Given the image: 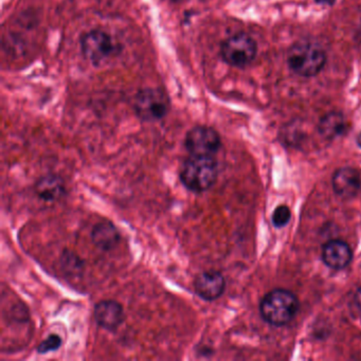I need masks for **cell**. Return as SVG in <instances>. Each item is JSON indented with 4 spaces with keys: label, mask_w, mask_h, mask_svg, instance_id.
Listing matches in <instances>:
<instances>
[{
    "label": "cell",
    "mask_w": 361,
    "mask_h": 361,
    "mask_svg": "<svg viewBox=\"0 0 361 361\" xmlns=\"http://www.w3.org/2000/svg\"><path fill=\"white\" fill-rule=\"evenodd\" d=\"M219 164L214 156L190 155L183 162L179 178L185 189L200 194L208 191L216 183Z\"/></svg>",
    "instance_id": "cell-1"
},
{
    "label": "cell",
    "mask_w": 361,
    "mask_h": 361,
    "mask_svg": "<svg viewBox=\"0 0 361 361\" xmlns=\"http://www.w3.org/2000/svg\"><path fill=\"white\" fill-rule=\"evenodd\" d=\"M326 62V52L322 46L314 42H298L287 52V65L299 77H316L323 71Z\"/></svg>",
    "instance_id": "cell-2"
},
{
    "label": "cell",
    "mask_w": 361,
    "mask_h": 361,
    "mask_svg": "<svg viewBox=\"0 0 361 361\" xmlns=\"http://www.w3.org/2000/svg\"><path fill=\"white\" fill-rule=\"evenodd\" d=\"M299 306V300L295 293L286 289H274L262 300L259 312L266 322L274 326H282L295 318Z\"/></svg>",
    "instance_id": "cell-3"
},
{
    "label": "cell",
    "mask_w": 361,
    "mask_h": 361,
    "mask_svg": "<svg viewBox=\"0 0 361 361\" xmlns=\"http://www.w3.org/2000/svg\"><path fill=\"white\" fill-rule=\"evenodd\" d=\"M257 44L246 33H238L228 37L221 47L224 62L236 68H245L257 58Z\"/></svg>",
    "instance_id": "cell-4"
},
{
    "label": "cell",
    "mask_w": 361,
    "mask_h": 361,
    "mask_svg": "<svg viewBox=\"0 0 361 361\" xmlns=\"http://www.w3.org/2000/svg\"><path fill=\"white\" fill-rule=\"evenodd\" d=\"M134 109L142 121H159L170 111V99L161 90L145 88L136 94Z\"/></svg>",
    "instance_id": "cell-5"
},
{
    "label": "cell",
    "mask_w": 361,
    "mask_h": 361,
    "mask_svg": "<svg viewBox=\"0 0 361 361\" xmlns=\"http://www.w3.org/2000/svg\"><path fill=\"white\" fill-rule=\"evenodd\" d=\"M185 147L190 155L214 156L221 147V139L214 128L195 126L185 135Z\"/></svg>",
    "instance_id": "cell-6"
},
{
    "label": "cell",
    "mask_w": 361,
    "mask_h": 361,
    "mask_svg": "<svg viewBox=\"0 0 361 361\" xmlns=\"http://www.w3.org/2000/svg\"><path fill=\"white\" fill-rule=\"evenodd\" d=\"M84 56L94 65L102 64L115 51L113 39L104 31L92 30L81 39Z\"/></svg>",
    "instance_id": "cell-7"
},
{
    "label": "cell",
    "mask_w": 361,
    "mask_h": 361,
    "mask_svg": "<svg viewBox=\"0 0 361 361\" xmlns=\"http://www.w3.org/2000/svg\"><path fill=\"white\" fill-rule=\"evenodd\" d=\"M94 319L103 329L116 331L126 320V312L119 302L102 300L94 305Z\"/></svg>",
    "instance_id": "cell-8"
},
{
    "label": "cell",
    "mask_w": 361,
    "mask_h": 361,
    "mask_svg": "<svg viewBox=\"0 0 361 361\" xmlns=\"http://www.w3.org/2000/svg\"><path fill=\"white\" fill-rule=\"evenodd\" d=\"M196 295L204 301L212 302L223 295L226 289V280L216 270L202 272L194 280Z\"/></svg>",
    "instance_id": "cell-9"
},
{
    "label": "cell",
    "mask_w": 361,
    "mask_h": 361,
    "mask_svg": "<svg viewBox=\"0 0 361 361\" xmlns=\"http://www.w3.org/2000/svg\"><path fill=\"white\" fill-rule=\"evenodd\" d=\"M334 192L342 200H352L356 197L360 191V174L356 169L341 168L334 173L333 180Z\"/></svg>",
    "instance_id": "cell-10"
},
{
    "label": "cell",
    "mask_w": 361,
    "mask_h": 361,
    "mask_svg": "<svg viewBox=\"0 0 361 361\" xmlns=\"http://www.w3.org/2000/svg\"><path fill=\"white\" fill-rule=\"evenodd\" d=\"M352 259V249L348 246V243L343 242V240H329L323 246V262L331 269H343L346 266L350 265Z\"/></svg>",
    "instance_id": "cell-11"
},
{
    "label": "cell",
    "mask_w": 361,
    "mask_h": 361,
    "mask_svg": "<svg viewBox=\"0 0 361 361\" xmlns=\"http://www.w3.org/2000/svg\"><path fill=\"white\" fill-rule=\"evenodd\" d=\"M35 192L44 202H58L66 195V185L59 175H44L35 183Z\"/></svg>",
    "instance_id": "cell-12"
},
{
    "label": "cell",
    "mask_w": 361,
    "mask_h": 361,
    "mask_svg": "<svg viewBox=\"0 0 361 361\" xmlns=\"http://www.w3.org/2000/svg\"><path fill=\"white\" fill-rule=\"evenodd\" d=\"M92 240L100 250L111 251L119 244L121 234L111 221H102L92 228Z\"/></svg>",
    "instance_id": "cell-13"
},
{
    "label": "cell",
    "mask_w": 361,
    "mask_h": 361,
    "mask_svg": "<svg viewBox=\"0 0 361 361\" xmlns=\"http://www.w3.org/2000/svg\"><path fill=\"white\" fill-rule=\"evenodd\" d=\"M348 130V123L343 114L339 111H331L325 114L318 123V132L327 140H334L343 136Z\"/></svg>",
    "instance_id": "cell-14"
},
{
    "label": "cell",
    "mask_w": 361,
    "mask_h": 361,
    "mask_svg": "<svg viewBox=\"0 0 361 361\" xmlns=\"http://www.w3.org/2000/svg\"><path fill=\"white\" fill-rule=\"evenodd\" d=\"M61 265L66 274L78 276L83 270L84 263L73 251L65 250L61 255Z\"/></svg>",
    "instance_id": "cell-15"
},
{
    "label": "cell",
    "mask_w": 361,
    "mask_h": 361,
    "mask_svg": "<svg viewBox=\"0 0 361 361\" xmlns=\"http://www.w3.org/2000/svg\"><path fill=\"white\" fill-rule=\"evenodd\" d=\"M291 219V211L290 209L284 204L276 207L274 209V213H272L271 221L274 224V227L282 228L286 226Z\"/></svg>",
    "instance_id": "cell-16"
},
{
    "label": "cell",
    "mask_w": 361,
    "mask_h": 361,
    "mask_svg": "<svg viewBox=\"0 0 361 361\" xmlns=\"http://www.w3.org/2000/svg\"><path fill=\"white\" fill-rule=\"evenodd\" d=\"M62 345V338L56 334H52L49 337L46 338L43 342H41L37 346V352L39 354H47L49 352L58 350Z\"/></svg>",
    "instance_id": "cell-17"
},
{
    "label": "cell",
    "mask_w": 361,
    "mask_h": 361,
    "mask_svg": "<svg viewBox=\"0 0 361 361\" xmlns=\"http://www.w3.org/2000/svg\"><path fill=\"white\" fill-rule=\"evenodd\" d=\"M302 133H303L302 130L297 128L295 124L291 123L290 126L285 128V139H286L287 142L293 145L295 142H299L298 140H301L303 138Z\"/></svg>",
    "instance_id": "cell-18"
},
{
    "label": "cell",
    "mask_w": 361,
    "mask_h": 361,
    "mask_svg": "<svg viewBox=\"0 0 361 361\" xmlns=\"http://www.w3.org/2000/svg\"><path fill=\"white\" fill-rule=\"evenodd\" d=\"M354 302L357 307L361 310V287L357 289L356 293H355Z\"/></svg>",
    "instance_id": "cell-19"
},
{
    "label": "cell",
    "mask_w": 361,
    "mask_h": 361,
    "mask_svg": "<svg viewBox=\"0 0 361 361\" xmlns=\"http://www.w3.org/2000/svg\"><path fill=\"white\" fill-rule=\"evenodd\" d=\"M314 3L318 4V5L334 6L336 0H314Z\"/></svg>",
    "instance_id": "cell-20"
},
{
    "label": "cell",
    "mask_w": 361,
    "mask_h": 361,
    "mask_svg": "<svg viewBox=\"0 0 361 361\" xmlns=\"http://www.w3.org/2000/svg\"><path fill=\"white\" fill-rule=\"evenodd\" d=\"M357 145L361 147V132L359 133L358 136H357Z\"/></svg>",
    "instance_id": "cell-21"
}]
</instances>
